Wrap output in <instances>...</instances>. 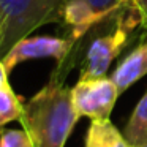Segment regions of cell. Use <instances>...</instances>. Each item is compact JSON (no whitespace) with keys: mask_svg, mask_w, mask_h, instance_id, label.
Returning <instances> with one entry per match:
<instances>
[{"mask_svg":"<svg viewBox=\"0 0 147 147\" xmlns=\"http://www.w3.org/2000/svg\"><path fill=\"white\" fill-rule=\"evenodd\" d=\"M136 30H142V27L136 13L127 2L117 13L111 16V27L89 43L81 67V79L106 76V71L114 59H117L131 43Z\"/></svg>","mask_w":147,"mask_h":147,"instance_id":"3","label":"cell"},{"mask_svg":"<svg viewBox=\"0 0 147 147\" xmlns=\"http://www.w3.org/2000/svg\"><path fill=\"white\" fill-rule=\"evenodd\" d=\"M128 5L136 13L144 32H147V0H128Z\"/></svg>","mask_w":147,"mask_h":147,"instance_id":"12","label":"cell"},{"mask_svg":"<svg viewBox=\"0 0 147 147\" xmlns=\"http://www.w3.org/2000/svg\"><path fill=\"white\" fill-rule=\"evenodd\" d=\"M8 74H10V73H8V70H7V67H5L3 60L0 59V90L10 86V81H8Z\"/></svg>","mask_w":147,"mask_h":147,"instance_id":"13","label":"cell"},{"mask_svg":"<svg viewBox=\"0 0 147 147\" xmlns=\"http://www.w3.org/2000/svg\"><path fill=\"white\" fill-rule=\"evenodd\" d=\"M147 74V41L138 45L111 74L119 93H123Z\"/></svg>","mask_w":147,"mask_h":147,"instance_id":"7","label":"cell"},{"mask_svg":"<svg viewBox=\"0 0 147 147\" xmlns=\"http://www.w3.org/2000/svg\"><path fill=\"white\" fill-rule=\"evenodd\" d=\"M79 117L71 89L63 84V79L52 76L41 90L24 103L19 122L33 147H65Z\"/></svg>","mask_w":147,"mask_h":147,"instance_id":"1","label":"cell"},{"mask_svg":"<svg viewBox=\"0 0 147 147\" xmlns=\"http://www.w3.org/2000/svg\"><path fill=\"white\" fill-rule=\"evenodd\" d=\"M144 147H147V146H144Z\"/></svg>","mask_w":147,"mask_h":147,"instance_id":"14","label":"cell"},{"mask_svg":"<svg viewBox=\"0 0 147 147\" xmlns=\"http://www.w3.org/2000/svg\"><path fill=\"white\" fill-rule=\"evenodd\" d=\"M24 103L14 93L11 86L0 90V128L14 120H19L22 115Z\"/></svg>","mask_w":147,"mask_h":147,"instance_id":"10","label":"cell"},{"mask_svg":"<svg viewBox=\"0 0 147 147\" xmlns=\"http://www.w3.org/2000/svg\"><path fill=\"white\" fill-rule=\"evenodd\" d=\"M73 103L81 117L90 120L109 119L117 98L120 96L114 81L111 78H90L81 79L71 87Z\"/></svg>","mask_w":147,"mask_h":147,"instance_id":"5","label":"cell"},{"mask_svg":"<svg viewBox=\"0 0 147 147\" xmlns=\"http://www.w3.org/2000/svg\"><path fill=\"white\" fill-rule=\"evenodd\" d=\"M0 147H33L26 130H3L0 133Z\"/></svg>","mask_w":147,"mask_h":147,"instance_id":"11","label":"cell"},{"mask_svg":"<svg viewBox=\"0 0 147 147\" xmlns=\"http://www.w3.org/2000/svg\"><path fill=\"white\" fill-rule=\"evenodd\" d=\"M74 48H76V43L68 36L29 35L19 40L2 57V60H3L8 73H11L18 65L27 60H35V59H54L60 67L70 59Z\"/></svg>","mask_w":147,"mask_h":147,"instance_id":"6","label":"cell"},{"mask_svg":"<svg viewBox=\"0 0 147 147\" xmlns=\"http://www.w3.org/2000/svg\"><path fill=\"white\" fill-rule=\"evenodd\" d=\"M65 0H0V59L46 24H62Z\"/></svg>","mask_w":147,"mask_h":147,"instance_id":"2","label":"cell"},{"mask_svg":"<svg viewBox=\"0 0 147 147\" xmlns=\"http://www.w3.org/2000/svg\"><path fill=\"white\" fill-rule=\"evenodd\" d=\"M122 133L131 147L147 146V92L136 105Z\"/></svg>","mask_w":147,"mask_h":147,"instance_id":"9","label":"cell"},{"mask_svg":"<svg viewBox=\"0 0 147 147\" xmlns=\"http://www.w3.org/2000/svg\"><path fill=\"white\" fill-rule=\"evenodd\" d=\"M128 0H65L62 26L67 36L79 45L90 30L115 14Z\"/></svg>","mask_w":147,"mask_h":147,"instance_id":"4","label":"cell"},{"mask_svg":"<svg viewBox=\"0 0 147 147\" xmlns=\"http://www.w3.org/2000/svg\"><path fill=\"white\" fill-rule=\"evenodd\" d=\"M84 147H131L127 142L123 133L117 130L109 119L92 120L86 134Z\"/></svg>","mask_w":147,"mask_h":147,"instance_id":"8","label":"cell"}]
</instances>
